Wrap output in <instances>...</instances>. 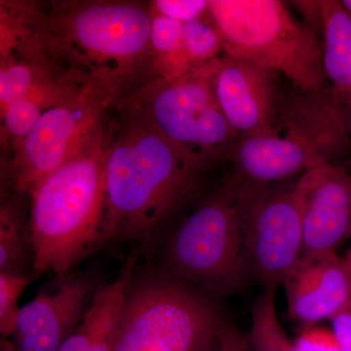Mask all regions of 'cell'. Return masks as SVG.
<instances>
[{"label":"cell","instance_id":"6da1fadb","mask_svg":"<svg viewBox=\"0 0 351 351\" xmlns=\"http://www.w3.org/2000/svg\"><path fill=\"white\" fill-rule=\"evenodd\" d=\"M123 106L108 147L101 245L149 248L195 199L215 161L164 137L129 101Z\"/></svg>","mask_w":351,"mask_h":351},{"label":"cell","instance_id":"7a4b0ae2","mask_svg":"<svg viewBox=\"0 0 351 351\" xmlns=\"http://www.w3.org/2000/svg\"><path fill=\"white\" fill-rule=\"evenodd\" d=\"M112 133L104 125L29 191L32 271L64 276L101 247L106 166Z\"/></svg>","mask_w":351,"mask_h":351},{"label":"cell","instance_id":"3957f363","mask_svg":"<svg viewBox=\"0 0 351 351\" xmlns=\"http://www.w3.org/2000/svg\"><path fill=\"white\" fill-rule=\"evenodd\" d=\"M278 123L285 133L235 141L228 158L237 181H289L324 164H336L350 152L351 138L332 105L329 87L317 92L300 89L288 101H281Z\"/></svg>","mask_w":351,"mask_h":351},{"label":"cell","instance_id":"277c9868","mask_svg":"<svg viewBox=\"0 0 351 351\" xmlns=\"http://www.w3.org/2000/svg\"><path fill=\"white\" fill-rule=\"evenodd\" d=\"M226 56L283 75L306 92L328 88L322 41L279 0H209Z\"/></svg>","mask_w":351,"mask_h":351},{"label":"cell","instance_id":"5b68a950","mask_svg":"<svg viewBox=\"0 0 351 351\" xmlns=\"http://www.w3.org/2000/svg\"><path fill=\"white\" fill-rule=\"evenodd\" d=\"M219 301L164 269L133 277L113 351H207L228 318Z\"/></svg>","mask_w":351,"mask_h":351},{"label":"cell","instance_id":"8992f818","mask_svg":"<svg viewBox=\"0 0 351 351\" xmlns=\"http://www.w3.org/2000/svg\"><path fill=\"white\" fill-rule=\"evenodd\" d=\"M164 270L221 300L252 280L234 177L182 219L164 245Z\"/></svg>","mask_w":351,"mask_h":351},{"label":"cell","instance_id":"52a82bcc","mask_svg":"<svg viewBox=\"0 0 351 351\" xmlns=\"http://www.w3.org/2000/svg\"><path fill=\"white\" fill-rule=\"evenodd\" d=\"M152 17L137 2H73L58 5L46 22L55 45L90 64L92 75L125 82L152 51Z\"/></svg>","mask_w":351,"mask_h":351},{"label":"cell","instance_id":"ba28073f","mask_svg":"<svg viewBox=\"0 0 351 351\" xmlns=\"http://www.w3.org/2000/svg\"><path fill=\"white\" fill-rule=\"evenodd\" d=\"M213 62L173 78L154 77L129 103L164 137L216 162L237 140L221 112L213 84Z\"/></svg>","mask_w":351,"mask_h":351},{"label":"cell","instance_id":"9c48e42d","mask_svg":"<svg viewBox=\"0 0 351 351\" xmlns=\"http://www.w3.org/2000/svg\"><path fill=\"white\" fill-rule=\"evenodd\" d=\"M124 82L91 75L69 100L48 108L22 140L8 168L16 193L32 191L39 182L61 167L103 126L104 112Z\"/></svg>","mask_w":351,"mask_h":351},{"label":"cell","instance_id":"30bf717a","mask_svg":"<svg viewBox=\"0 0 351 351\" xmlns=\"http://www.w3.org/2000/svg\"><path fill=\"white\" fill-rule=\"evenodd\" d=\"M234 180L251 279L263 290L277 291L302 260L304 250L302 199L297 180L291 184Z\"/></svg>","mask_w":351,"mask_h":351},{"label":"cell","instance_id":"8fae6325","mask_svg":"<svg viewBox=\"0 0 351 351\" xmlns=\"http://www.w3.org/2000/svg\"><path fill=\"white\" fill-rule=\"evenodd\" d=\"M277 75L230 56L214 60L212 84L221 112L237 137L278 133L281 100Z\"/></svg>","mask_w":351,"mask_h":351},{"label":"cell","instance_id":"7c38bea8","mask_svg":"<svg viewBox=\"0 0 351 351\" xmlns=\"http://www.w3.org/2000/svg\"><path fill=\"white\" fill-rule=\"evenodd\" d=\"M84 274L58 276L21 307L14 345L17 351H58L80 324L96 291Z\"/></svg>","mask_w":351,"mask_h":351},{"label":"cell","instance_id":"4fadbf2b","mask_svg":"<svg viewBox=\"0 0 351 351\" xmlns=\"http://www.w3.org/2000/svg\"><path fill=\"white\" fill-rule=\"evenodd\" d=\"M302 199V258L337 254L351 239V175L324 164L297 179Z\"/></svg>","mask_w":351,"mask_h":351},{"label":"cell","instance_id":"5bb4252c","mask_svg":"<svg viewBox=\"0 0 351 351\" xmlns=\"http://www.w3.org/2000/svg\"><path fill=\"white\" fill-rule=\"evenodd\" d=\"M283 286L289 317L302 331L351 306V276L337 254L302 258Z\"/></svg>","mask_w":351,"mask_h":351},{"label":"cell","instance_id":"9a60e30c","mask_svg":"<svg viewBox=\"0 0 351 351\" xmlns=\"http://www.w3.org/2000/svg\"><path fill=\"white\" fill-rule=\"evenodd\" d=\"M137 258L132 254L119 277L96 291L84 318L58 351H113Z\"/></svg>","mask_w":351,"mask_h":351},{"label":"cell","instance_id":"2e32d148","mask_svg":"<svg viewBox=\"0 0 351 351\" xmlns=\"http://www.w3.org/2000/svg\"><path fill=\"white\" fill-rule=\"evenodd\" d=\"M322 64L332 105L351 138V19L339 0H321Z\"/></svg>","mask_w":351,"mask_h":351},{"label":"cell","instance_id":"e0dca14e","mask_svg":"<svg viewBox=\"0 0 351 351\" xmlns=\"http://www.w3.org/2000/svg\"><path fill=\"white\" fill-rule=\"evenodd\" d=\"M34 267L29 219L20 207L7 202L0 211V272L27 276Z\"/></svg>","mask_w":351,"mask_h":351},{"label":"cell","instance_id":"ac0fdd59","mask_svg":"<svg viewBox=\"0 0 351 351\" xmlns=\"http://www.w3.org/2000/svg\"><path fill=\"white\" fill-rule=\"evenodd\" d=\"M151 45L157 76L173 78L193 69L184 47V24L152 12Z\"/></svg>","mask_w":351,"mask_h":351},{"label":"cell","instance_id":"d6986e66","mask_svg":"<svg viewBox=\"0 0 351 351\" xmlns=\"http://www.w3.org/2000/svg\"><path fill=\"white\" fill-rule=\"evenodd\" d=\"M276 292L263 290L254 304L250 331L247 334L251 351H292L293 341L277 316Z\"/></svg>","mask_w":351,"mask_h":351},{"label":"cell","instance_id":"ffe728a7","mask_svg":"<svg viewBox=\"0 0 351 351\" xmlns=\"http://www.w3.org/2000/svg\"><path fill=\"white\" fill-rule=\"evenodd\" d=\"M184 47L191 68L218 59L223 51V39L209 15L184 24Z\"/></svg>","mask_w":351,"mask_h":351},{"label":"cell","instance_id":"44dd1931","mask_svg":"<svg viewBox=\"0 0 351 351\" xmlns=\"http://www.w3.org/2000/svg\"><path fill=\"white\" fill-rule=\"evenodd\" d=\"M31 282L29 276L0 272V332L2 338L13 337L18 326L20 297Z\"/></svg>","mask_w":351,"mask_h":351},{"label":"cell","instance_id":"7402d4cb","mask_svg":"<svg viewBox=\"0 0 351 351\" xmlns=\"http://www.w3.org/2000/svg\"><path fill=\"white\" fill-rule=\"evenodd\" d=\"M43 110V106L29 97L14 101L1 110L4 131L17 144L36 125Z\"/></svg>","mask_w":351,"mask_h":351},{"label":"cell","instance_id":"603a6c76","mask_svg":"<svg viewBox=\"0 0 351 351\" xmlns=\"http://www.w3.org/2000/svg\"><path fill=\"white\" fill-rule=\"evenodd\" d=\"M154 12L161 14L182 24L203 19L209 15V1L206 0H157Z\"/></svg>","mask_w":351,"mask_h":351},{"label":"cell","instance_id":"cb8c5ba5","mask_svg":"<svg viewBox=\"0 0 351 351\" xmlns=\"http://www.w3.org/2000/svg\"><path fill=\"white\" fill-rule=\"evenodd\" d=\"M292 351H341L332 329L313 326L293 341Z\"/></svg>","mask_w":351,"mask_h":351},{"label":"cell","instance_id":"d4e9b609","mask_svg":"<svg viewBox=\"0 0 351 351\" xmlns=\"http://www.w3.org/2000/svg\"><path fill=\"white\" fill-rule=\"evenodd\" d=\"M219 351H251L248 337L230 318L218 332Z\"/></svg>","mask_w":351,"mask_h":351},{"label":"cell","instance_id":"484cf974","mask_svg":"<svg viewBox=\"0 0 351 351\" xmlns=\"http://www.w3.org/2000/svg\"><path fill=\"white\" fill-rule=\"evenodd\" d=\"M331 323L341 351H351V306L332 318Z\"/></svg>","mask_w":351,"mask_h":351},{"label":"cell","instance_id":"4316f807","mask_svg":"<svg viewBox=\"0 0 351 351\" xmlns=\"http://www.w3.org/2000/svg\"><path fill=\"white\" fill-rule=\"evenodd\" d=\"M292 3L304 15L306 21V27H309L314 34L322 38L323 19L321 0L320 1H294Z\"/></svg>","mask_w":351,"mask_h":351},{"label":"cell","instance_id":"83f0119b","mask_svg":"<svg viewBox=\"0 0 351 351\" xmlns=\"http://www.w3.org/2000/svg\"><path fill=\"white\" fill-rule=\"evenodd\" d=\"M0 351H17L13 341H9L8 339L2 338L0 341Z\"/></svg>","mask_w":351,"mask_h":351},{"label":"cell","instance_id":"f1b7e54d","mask_svg":"<svg viewBox=\"0 0 351 351\" xmlns=\"http://www.w3.org/2000/svg\"><path fill=\"white\" fill-rule=\"evenodd\" d=\"M343 262H345L346 269H348V272H350L351 276V246L350 250L348 251V253H346V255L345 257H343Z\"/></svg>","mask_w":351,"mask_h":351},{"label":"cell","instance_id":"f546056e","mask_svg":"<svg viewBox=\"0 0 351 351\" xmlns=\"http://www.w3.org/2000/svg\"><path fill=\"white\" fill-rule=\"evenodd\" d=\"M341 2L343 4V8H345L346 12L348 13L351 19V0H343Z\"/></svg>","mask_w":351,"mask_h":351},{"label":"cell","instance_id":"4dcf8cb0","mask_svg":"<svg viewBox=\"0 0 351 351\" xmlns=\"http://www.w3.org/2000/svg\"><path fill=\"white\" fill-rule=\"evenodd\" d=\"M207 351H219L218 339H216V341H215L214 343H212V346H210L209 350H208Z\"/></svg>","mask_w":351,"mask_h":351}]
</instances>
